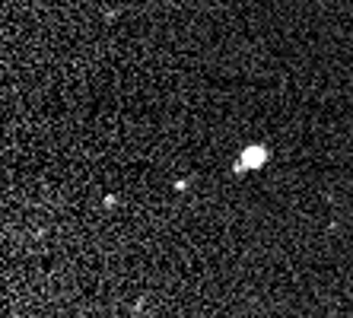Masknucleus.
Returning a JSON list of instances; mask_svg holds the SVG:
<instances>
[{"instance_id": "obj_1", "label": "nucleus", "mask_w": 353, "mask_h": 318, "mask_svg": "<svg viewBox=\"0 0 353 318\" xmlns=\"http://www.w3.org/2000/svg\"><path fill=\"white\" fill-rule=\"evenodd\" d=\"M267 163V150L264 147H248L242 153V159L235 163V172H245V169H258V166Z\"/></svg>"}]
</instances>
